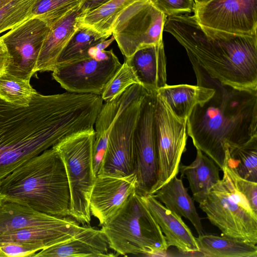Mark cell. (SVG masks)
I'll use <instances>...</instances> for the list:
<instances>
[{
    "label": "cell",
    "instance_id": "25",
    "mask_svg": "<svg viewBox=\"0 0 257 257\" xmlns=\"http://www.w3.org/2000/svg\"><path fill=\"white\" fill-rule=\"evenodd\" d=\"M214 92L212 87L189 84H167L157 91L176 116L185 119L195 106L207 101Z\"/></svg>",
    "mask_w": 257,
    "mask_h": 257
},
{
    "label": "cell",
    "instance_id": "31",
    "mask_svg": "<svg viewBox=\"0 0 257 257\" xmlns=\"http://www.w3.org/2000/svg\"><path fill=\"white\" fill-rule=\"evenodd\" d=\"M80 3L81 0H36L32 16L41 19L50 28L78 8Z\"/></svg>",
    "mask_w": 257,
    "mask_h": 257
},
{
    "label": "cell",
    "instance_id": "9",
    "mask_svg": "<svg viewBox=\"0 0 257 257\" xmlns=\"http://www.w3.org/2000/svg\"><path fill=\"white\" fill-rule=\"evenodd\" d=\"M157 92L149 91L141 105L133 134L136 192L152 194L158 180L159 165L155 123Z\"/></svg>",
    "mask_w": 257,
    "mask_h": 257
},
{
    "label": "cell",
    "instance_id": "6",
    "mask_svg": "<svg viewBox=\"0 0 257 257\" xmlns=\"http://www.w3.org/2000/svg\"><path fill=\"white\" fill-rule=\"evenodd\" d=\"M222 171V178L199 207L222 235L256 245L257 213L236 188L226 165Z\"/></svg>",
    "mask_w": 257,
    "mask_h": 257
},
{
    "label": "cell",
    "instance_id": "19",
    "mask_svg": "<svg viewBox=\"0 0 257 257\" xmlns=\"http://www.w3.org/2000/svg\"><path fill=\"white\" fill-rule=\"evenodd\" d=\"M74 219L61 224L26 227L0 236V244L18 242L29 244L41 250L69 240L86 228Z\"/></svg>",
    "mask_w": 257,
    "mask_h": 257
},
{
    "label": "cell",
    "instance_id": "33",
    "mask_svg": "<svg viewBox=\"0 0 257 257\" xmlns=\"http://www.w3.org/2000/svg\"><path fill=\"white\" fill-rule=\"evenodd\" d=\"M135 84H140L138 79L133 68L124 61L101 94L103 101L113 99L127 87Z\"/></svg>",
    "mask_w": 257,
    "mask_h": 257
},
{
    "label": "cell",
    "instance_id": "2",
    "mask_svg": "<svg viewBox=\"0 0 257 257\" xmlns=\"http://www.w3.org/2000/svg\"><path fill=\"white\" fill-rule=\"evenodd\" d=\"M197 85L212 87L213 95L195 106L187 119V134L196 150L222 170L229 152L257 135V90L221 84L193 68Z\"/></svg>",
    "mask_w": 257,
    "mask_h": 257
},
{
    "label": "cell",
    "instance_id": "5",
    "mask_svg": "<svg viewBox=\"0 0 257 257\" xmlns=\"http://www.w3.org/2000/svg\"><path fill=\"white\" fill-rule=\"evenodd\" d=\"M102 226L117 255L154 256L169 247L160 227L136 191Z\"/></svg>",
    "mask_w": 257,
    "mask_h": 257
},
{
    "label": "cell",
    "instance_id": "29",
    "mask_svg": "<svg viewBox=\"0 0 257 257\" xmlns=\"http://www.w3.org/2000/svg\"><path fill=\"white\" fill-rule=\"evenodd\" d=\"M77 26L76 31L62 52L57 64L89 57V48L109 37L102 35L91 28Z\"/></svg>",
    "mask_w": 257,
    "mask_h": 257
},
{
    "label": "cell",
    "instance_id": "23",
    "mask_svg": "<svg viewBox=\"0 0 257 257\" xmlns=\"http://www.w3.org/2000/svg\"><path fill=\"white\" fill-rule=\"evenodd\" d=\"M182 176L188 181L194 201L204 202L212 188L220 180L218 165L199 150L195 160L188 165H180Z\"/></svg>",
    "mask_w": 257,
    "mask_h": 257
},
{
    "label": "cell",
    "instance_id": "38",
    "mask_svg": "<svg viewBox=\"0 0 257 257\" xmlns=\"http://www.w3.org/2000/svg\"><path fill=\"white\" fill-rule=\"evenodd\" d=\"M9 60L10 56L8 51L0 37V76L5 73Z\"/></svg>",
    "mask_w": 257,
    "mask_h": 257
},
{
    "label": "cell",
    "instance_id": "34",
    "mask_svg": "<svg viewBox=\"0 0 257 257\" xmlns=\"http://www.w3.org/2000/svg\"><path fill=\"white\" fill-rule=\"evenodd\" d=\"M152 5L167 17L191 13L193 10V0H150Z\"/></svg>",
    "mask_w": 257,
    "mask_h": 257
},
{
    "label": "cell",
    "instance_id": "3",
    "mask_svg": "<svg viewBox=\"0 0 257 257\" xmlns=\"http://www.w3.org/2000/svg\"><path fill=\"white\" fill-rule=\"evenodd\" d=\"M164 31L185 48L193 68L222 84L257 90V35L203 28L188 15L167 17Z\"/></svg>",
    "mask_w": 257,
    "mask_h": 257
},
{
    "label": "cell",
    "instance_id": "7",
    "mask_svg": "<svg viewBox=\"0 0 257 257\" xmlns=\"http://www.w3.org/2000/svg\"><path fill=\"white\" fill-rule=\"evenodd\" d=\"M95 131L71 136L52 147L65 168L71 196L70 216L78 222L89 224V199L95 179L92 155Z\"/></svg>",
    "mask_w": 257,
    "mask_h": 257
},
{
    "label": "cell",
    "instance_id": "8",
    "mask_svg": "<svg viewBox=\"0 0 257 257\" xmlns=\"http://www.w3.org/2000/svg\"><path fill=\"white\" fill-rule=\"evenodd\" d=\"M166 18L150 0L137 2L122 12L114 23L112 35L125 58L140 49L163 42Z\"/></svg>",
    "mask_w": 257,
    "mask_h": 257
},
{
    "label": "cell",
    "instance_id": "40",
    "mask_svg": "<svg viewBox=\"0 0 257 257\" xmlns=\"http://www.w3.org/2000/svg\"><path fill=\"white\" fill-rule=\"evenodd\" d=\"M11 0H0V8L6 5Z\"/></svg>",
    "mask_w": 257,
    "mask_h": 257
},
{
    "label": "cell",
    "instance_id": "26",
    "mask_svg": "<svg viewBox=\"0 0 257 257\" xmlns=\"http://www.w3.org/2000/svg\"><path fill=\"white\" fill-rule=\"evenodd\" d=\"M196 240L199 252L204 256L257 257L256 244L225 235L203 234Z\"/></svg>",
    "mask_w": 257,
    "mask_h": 257
},
{
    "label": "cell",
    "instance_id": "27",
    "mask_svg": "<svg viewBox=\"0 0 257 257\" xmlns=\"http://www.w3.org/2000/svg\"><path fill=\"white\" fill-rule=\"evenodd\" d=\"M140 1L146 0H110L87 14L78 15L76 24L91 28L102 35L110 36L114 23L120 14Z\"/></svg>",
    "mask_w": 257,
    "mask_h": 257
},
{
    "label": "cell",
    "instance_id": "18",
    "mask_svg": "<svg viewBox=\"0 0 257 257\" xmlns=\"http://www.w3.org/2000/svg\"><path fill=\"white\" fill-rule=\"evenodd\" d=\"M107 239L101 229L87 226L69 240L42 249L33 257H111Z\"/></svg>",
    "mask_w": 257,
    "mask_h": 257
},
{
    "label": "cell",
    "instance_id": "39",
    "mask_svg": "<svg viewBox=\"0 0 257 257\" xmlns=\"http://www.w3.org/2000/svg\"><path fill=\"white\" fill-rule=\"evenodd\" d=\"M195 4L202 5L207 3L212 0H193Z\"/></svg>",
    "mask_w": 257,
    "mask_h": 257
},
{
    "label": "cell",
    "instance_id": "32",
    "mask_svg": "<svg viewBox=\"0 0 257 257\" xmlns=\"http://www.w3.org/2000/svg\"><path fill=\"white\" fill-rule=\"evenodd\" d=\"M36 1L11 0L0 8V34L31 18Z\"/></svg>",
    "mask_w": 257,
    "mask_h": 257
},
{
    "label": "cell",
    "instance_id": "30",
    "mask_svg": "<svg viewBox=\"0 0 257 257\" xmlns=\"http://www.w3.org/2000/svg\"><path fill=\"white\" fill-rule=\"evenodd\" d=\"M30 81L4 73L0 76V98L14 105L29 106L37 92Z\"/></svg>",
    "mask_w": 257,
    "mask_h": 257
},
{
    "label": "cell",
    "instance_id": "15",
    "mask_svg": "<svg viewBox=\"0 0 257 257\" xmlns=\"http://www.w3.org/2000/svg\"><path fill=\"white\" fill-rule=\"evenodd\" d=\"M137 186L135 173L125 176H96L90 196L91 214L102 226L122 206Z\"/></svg>",
    "mask_w": 257,
    "mask_h": 257
},
{
    "label": "cell",
    "instance_id": "37",
    "mask_svg": "<svg viewBox=\"0 0 257 257\" xmlns=\"http://www.w3.org/2000/svg\"><path fill=\"white\" fill-rule=\"evenodd\" d=\"M110 0H81L79 7L80 13L82 15L87 14L104 4Z\"/></svg>",
    "mask_w": 257,
    "mask_h": 257
},
{
    "label": "cell",
    "instance_id": "17",
    "mask_svg": "<svg viewBox=\"0 0 257 257\" xmlns=\"http://www.w3.org/2000/svg\"><path fill=\"white\" fill-rule=\"evenodd\" d=\"M164 234L167 244L184 252H199V248L190 229L181 217L167 209L152 194L139 195Z\"/></svg>",
    "mask_w": 257,
    "mask_h": 257
},
{
    "label": "cell",
    "instance_id": "16",
    "mask_svg": "<svg viewBox=\"0 0 257 257\" xmlns=\"http://www.w3.org/2000/svg\"><path fill=\"white\" fill-rule=\"evenodd\" d=\"M147 91L141 85L135 84L113 99L103 103L94 124L92 161L95 177L101 169L108 137L116 119L134 99Z\"/></svg>",
    "mask_w": 257,
    "mask_h": 257
},
{
    "label": "cell",
    "instance_id": "24",
    "mask_svg": "<svg viewBox=\"0 0 257 257\" xmlns=\"http://www.w3.org/2000/svg\"><path fill=\"white\" fill-rule=\"evenodd\" d=\"M169 210L188 219L198 235L203 234L201 219L182 180L174 176L152 194Z\"/></svg>",
    "mask_w": 257,
    "mask_h": 257
},
{
    "label": "cell",
    "instance_id": "22",
    "mask_svg": "<svg viewBox=\"0 0 257 257\" xmlns=\"http://www.w3.org/2000/svg\"><path fill=\"white\" fill-rule=\"evenodd\" d=\"M68 218L42 213L0 197V236L26 227L61 224Z\"/></svg>",
    "mask_w": 257,
    "mask_h": 257
},
{
    "label": "cell",
    "instance_id": "11",
    "mask_svg": "<svg viewBox=\"0 0 257 257\" xmlns=\"http://www.w3.org/2000/svg\"><path fill=\"white\" fill-rule=\"evenodd\" d=\"M121 65L111 49L101 57L57 64L52 77L68 92L101 95Z\"/></svg>",
    "mask_w": 257,
    "mask_h": 257
},
{
    "label": "cell",
    "instance_id": "35",
    "mask_svg": "<svg viewBox=\"0 0 257 257\" xmlns=\"http://www.w3.org/2000/svg\"><path fill=\"white\" fill-rule=\"evenodd\" d=\"M227 167L236 188L245 197L253 210L257 213V182L240 177Z\"/></svg>",
    "mask_w": 257,
    "mask_h": 257
},
{
    "label": "cell",
    "instance_id": "1",
    "mask_svg": "<svg viewBox=\"0 0 257 257\" xmlns=\"http://www.w3.org/2000/svg\"><path fill=\"white\" fill-rule=\"evenodd\" d=\"M102 106L98 95L68 91L37 92L26 107L0 98V180L64 139L94 131Z\"/></svg>",
    "mask_w": 257,
    "mask_h": 257
},
{
    "label": "cell",
    "instance_id": "36",
    "mask_svg": "<svg viewBox=\"0 0 257 257\" xmlns=\"http://www.w3.org/2000/svg\"><path fill=\"white\" fill-rule=\"evenodd\" d=\"M41 249L36 246L18 242L0 244V257L31 256Z\"/></svg>",
    "mask_w": 257,
    "mask_h": 257
},
{
    "label": "cell",
    "instance_id": "21",
    "mask_svg": "<svg viewBox=\"0 0 257 257\" xmlns=\"http://www.w3.org/2000/svg\"><path fill=\"white\" fill-rule=\"evenodd\" d=\"M79 7L50 28L39 53L36 72L53 71L55 68L62 52L77 29Z\"/></svg>",
    "mask_w": 257,
    "mask_h": 257
},
{
    "label": "cell",
    "instance_id": "13",
    "mask_svg": "<svg viewBox=\"0 0 257 257\" xmlns=\"http://www.w3.org/2000/svg\"><path fill=\"white\" fill-rule=\"evenodd\" d=\"M148 92L134 99L116 119L98 175L125 176L135 173L133 134L142 100Z\"/></svg>",
    "mask_w": 257,
    "mask_h": 257
},
{
    "label": "cell",
    "instance_id": "28",
    "mask_svg": "<svg viewBox=\"0 0 257 257\" xmlns=\"http://www.w3.org/2000/svg\"><path fill=\"white\" fill-rule=\"evenodd\" d=\"M225 164L240 177L257 182V135L229 152L226 151Z\"/></svg>",
    "mask_w": 257,
    "mask_h": 257
},
{
    "label": "cell",
    "instance_id": "10",
    "mask_svg": "<svg viewBox=\"0 0 257 257\" xmlns=\"http://www.w3.org/2000/svg\"><path fill=\"white\" fill-rule=\"evenodd\" d=\"M155 123L159 170L157 182L152 194L177 176L182 156L186 150L187 139V119L176 116L158 93Z\"/></svg>",
    "mask_w": 257,
    "mask_h": 257
},
{
    "label": "cell",
    "instance_id": "12",
    "mask_svg": "<svg viewBox=\"0 0 257 257\" xmlns=\"http://www.w3.org/2000/svg\"><path fill=\"white\" fill-rule=\"evenodd\" d=\"M193 11L202 27L237 35H257V0H212L194 4Z\"/></svg>",
    "mask_w": 257,
    "mask_h": 257
},
{
    "label": "cell",
    "instance_id": "14",
    "mask_svg": "<svg viewBox=\"0 0 257 257\" xmlns=\"http://www.w3.org/2000/svg\"><path fill=\"white\" fill-rule=\"evenodd\" d=\"M49 30L45 22L32 17L1 36L10 56L5 72L30 81Z\"/></svg>",
    "mask_w": 257,
    "mask_h": 257
},
{
    "label": "cell",
    "instance_id": "4",
    "mask_svg": "<svg viewBox=\"0 0 257 257\" xmlns=\"http://www.w3.org/2000/svg\"><path fill=\"white\" fill-rule=\"evenodd\" d=\"M0 197L47 214L70 216L71 196L64 163L52 147L0 180Z\"/></svg>",
    "mask_w": 257,
    "mask_h": 257
},
{
    "label": "cell",
    "instance_id": "20",
    "mask_svg": "<svg viewBox=\"0 0 257 257\" xmlns=\"http://www.w3.org/2000/svg\"><path fill=\"white\" fill-rule=\"evenodd\" d=\"M125 61L133 68L140 84L148 91L157 92L167 85L163 42L140 49Z\"/></svg>",
    "mask_w": 257,
    "mask_h": 257
}]
</instances>
